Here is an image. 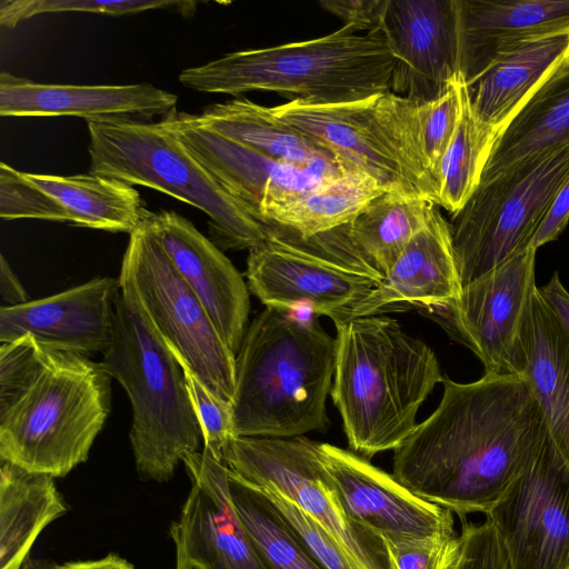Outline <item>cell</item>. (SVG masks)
<instances>
[{"instance_id":"6da1fadb","label":"cell","mask_w":569,"mask_h":569,"mask_svg":"<svg viewBox=\"0 0 569 569\" xmlns=\"http://www.w3.org/2000/svg\"><path fill=\"white\" fill-rule=\"evenodd\" d=\"M436 410L395 450L392 475L416 496L457 513H487L536 459L548 432L528 380L443 377Z\"/></svg>"},{"instance_id":"7a4b0ae2","label":"cell","mask_w":569,"mask_h":569,"mask_svg":"<svg viewBox=\"0 0 569 569\" xmlns=\"http://www.w3.org/2000/svg\"><path fill=\"white\" fill-rule=\"evenodd\" d=\"M102 362L31 336L0 347V459L64 477L88 459L110 412Z\"/></svg>"},{"instance_id":"3957f363","label":"cell","mask_w":569,"mask_h":569,"mask_svg":"<svg viewBox=\"0 0 569 569\" xmlns=\"http://www.w3.org/2000/svg\"><path fill=\"white\" fill-rule=\"evenodd\" d=\"M336 357V338L317 320L266 307L236 355V436L291 438L326 431Z\"/></svg>"},{"instance_id":"277c9868","label":"cell","mask_w":569,"mask_h":569,"mask_svg":"<svg viewBox=\"0 0 569 569\" xmlns=\"http://www.w3.org/2000/svg\"><path fill=\"white\" fill-rule=\"evenodd\" d=\"M335 326L330 396L349 447L365 458L398 449L417 428L420 406L443 380L435 352L386 316Z\"/></svg>"},{"instance_id":"5b68a950","label":"cell","mask_w":569,"mask_h":569,"mask_svg":"<svg viewBox=\"0 0 569 569\" xmlns=\"http://www.w3.org/2000/svg\"><path fill=\"white\" fill-rule=\"evenodd\" d=\"M396 59L381 32L350 26L320 38L227 53L184 69L188 89L239 96L271 91L311 103H340L390 91Z\"/></svg>"},{"instance_id":"8992f818","label":"cell","mask_w":569,"mask_h":569,"mask_svg":"<svg viewBox=\"0 0 569 569\" xmlns=\"http://www.w3.org/2000/svg\"><path fill=\"white\" fill-rule=\"evenodd\" d=\"M101 362L130 400L129 437L138 475L143 480H170L183 458L198 451L202 431L181 365L133 293L121 286L112 338Z\"/></svg>"},{"instance_id":"52a82bcc","label":"cell","mask_w":569,"mask_h":569,"mask_svg":"<svg viewBox=\"0 0 569 569\" xmlns=\"http://www.w3.org/2000/svg\"><path fill=\"white\" fill-rule=\"evenodd\" d=\"M89 172L167 193L209 217L210 240L222 251L251 249L269 226L248 214L210 176L161 119L87 120Z\"/></svg>"},{"instance_id":"ba28073f","label":"cell","mask_w":569,"mask_h":569,"mask_svg":"<svg viewBox=\"0 0 569 569\" xmlns=\"http://www.w3.org/2000/svg\"><path fill=\"white\" fill-rule=\"evenodd\" d=\"M270 110L347 169L367 173L386 191L437 204L438 183L422 148L420 103L385 91L340 103L296 99Z\"/></svg>"},{"instance_id":"9c48e42d","label":"cell","mask_w":569,"mask_h":569,"mask_svg":"<svg viewBox=\"0 0 569 569\" xmlns=\"http://www.w3.org/2000/svg\"><path fill=\"white\" fill-rule=\"evenodd\" d=\"M569 178V143L532 154L479 182L450 229L462 287L531 247Z\"/></svg>"},{"instance_id":"30bf717a","label":"cell","mask_w":569,"mask_h":569,"mask_svg":"<svg viewBox=\"0 0 569 569\" xmlns=\"http://www.w3.org/2000/svg\"><path fill=\"white\" fill-rule=\"evenodd\" d=\"M246 277L266 307L302 306L333 323L346 321L383 280L352 246L346 224L308 238L270 224L267 238L249 249Z\"/></svg>"},{"instance_id":"8fae6325","label":"cell","mask_w":569,"mask_h":569,"mask_svg":"<svg viewBox=\"0 0 569 569\" xmlns=\"http://www.w3.org/2000/svg\"><path fill=\"white\" fill-rule=\"evenodd\" d=\"M129 236L118 278L120 286L133 293L181 367L217 397L232 403L236 355L164 253L151 229L148 210Z\"/></svg>"},{"instance_id":"7c38bea8","label":"cell","mask_w":569,"mask_h":569,"mask_svg":"<svg viewBox=\"0 0 569 569\" xmlns=\"http://www.w3.org/2000/svg\"><path fill=\"white\" fill-rule=\"evenodd\" d=\"M223 462L244 480L288 499L321 525L355 569H389L385 542L345 512L319 459L318 442L303 436L234 437L224 450Z\"/></svg>"},{"instance_id":"4fadbf2b","label":"cell","mask_w":569,"mask_h":569,"mask_svg":"<svg viewBox=\"0 0 569 569\" xmlns=\"http://www.w3.org/2000/svg\"><path fill=\"white\" fill-rule=\"evenodd\" d=\"M486 516L510 569H569V461L548 432L536 459Z\"/></svg>"},{"instance_id":"5bb4252c","label":"cell","mask_w":569,"mask_h":569,"mask_svg":"<svg viewBox=\"0 0 569 569\" xmlns=\"http://www.w3.org/2000/svg\"><path fill=\"white\" fill-rule=\"evenodd\" d=\"M536 251L527 248L462 287L451 303L430 309L477 356L485 373H523L521 331L537 288Z\"/></svg>"},{"instance_id":"9a60e30c","label":"cell","mask_w":569,"mask_h":569,"mask_svg":"<svg viewBox=\"0 0 569 569\" xmlns=\"http://www.w3.org/2000/svg\"><path fill=\"white\" fill-rule=\"evenodd\" d=\"M162 119L214 181L261 223L269 210L349 170L341 164L300 168L278 162L202 127L192 113L176 110Z\"/></svg>"},{"instance_id":"2e32d148","label":"cell","mask_w":569,"mask_h":569,"mask_svg":"<svg viewBox=\"0 0 569 569\" xmlns=\"http://www.w3.org/2000/svg\"><path fill=\"white\" fill-rule=\"evenodd\" d=\"M345 512L383 542H411L456 536L452 512L429 502L353 451L318 443Z\"/></svg>"},{"instance_id":"e0dca14e","label":"cell","mask_w":569,"mask_h":569,"mask_svg":"<svg viewBox=\"0 0 569 569\" xmlns=\"http://www.w3.org/2000/svg\"><path fill=\"white\" fill-rule=\"evenodd\" d=\"M182 463L191 489L170 527L176 569H268L234 508L228 466L204 448Z\"/></svg>"},{"instance_id":"ac0fdd59","label":"cell","mask_w":569,"mask_h":569,"mask_svg":"<svg viewBox=\"0 0 569 569\" xmlns=\"http://www.w3.org/2000/svg\"><path fill=\"white\" fill-rule=\"evenodd\" d=\"M380 31L396 59L393 93L429 102L459 73L456 0H387Z\"/></svg>"},{"instance_id":"d6986e66","label":"cell","mask_w":569,"mask_h":569,"mask_svg":"<svg viewBox=\"0 0 569 569\" xmlns=\"http://www.w3.org/2000/svg\"><path fill=\"white\" fill-rule=\"evenodd\" d=\"M119 279L97 277L53 296L0 307V342L31 336L42 347L82 355L110 345Z\"/></svg>"},{"instance_id":"ffe728a7","label":"cell","mask_w":569,"mask_h":569,"mask_svg":"<svg viewBox=\"0 0 569 569\" xmlns=\"http://www.w3.org/2000/svg\"><path fill=\"white\" fill-rule=\"evenodd\" d=\"M151 229L182 279L201 301L229 349L237 355L247 331L249 288L209 238L188 219L168 210H148Z\"/></svg>"},{"instance_id":"44dd1931","label":"cell","mask_w":569,"mask_h":569,"mask_svg":"<svg viewBox=\"0 0 569 569\" xmlns=\"http://www.w3.org/2000/svg\"><path fill=\"white\" fill-rule=\"evenodd\" d=\"M178 97L150 83L47 84L0 73L1 117H80L87 120L161 119L177 110Z\"/></svg>"},{"instance_id":"7402d4cb","label":"cell","mask_w":569,"mask_h":569,"mask_svg":"<svg viewBox=\"0 0 569 569\" xmlns=\"http://www.w3.org/2000/svg\"><path fill=\"white\" fill-rule=\"evenodd\" d=\"M459 73L467 86L518 44L569 29V0H456Z\"/></svg>"},{"instance_id":"603a6c76","label":"cell","mask_w":569,"mask_h":569,"mask_svg":"<svg viewBox=\"0 0 569 569\" xmlns=\"http://www.w3.org/2000/svg\"><path fill=\"white\" fill-rule=\"evenodd\" d=\"M461 291L450 223L435 204L425 226L380 284L351 310L347 320L376 315L393 303L407 302L428 309L447 306Z\"/></svg>"},{"instance_id":"cb8c5ba5","label":"cell","mask_w":569,"mask_h":569,"mask_svg":"<svg viewBox=\"0 0 569 569\" xmlns=\"http://www.w3.org/2000/svg\"><path fill=\"white\" fill-rule=\"evenodd\" d=\"M569 57V29L527 40L467 86L476 118L499 134Z\"/></svg>"},{"instance_id":"d4e9b609","label":"cell","mask_w":569,"mask_h":569,"mask_svg":"<svg viewBox=\"0 0 569 569\" xmlns=\"http://www.w3.org/2000/svg\"><path fill=\"white\" fill-rule=\"evenodd\" d=\"M523 373L552 441L569 461V332L536 288L521 331Z\"/></svg>"},{"instance_id":"484cf974","label":"cell","mask_w":569,"mask_h":569,"mask_svg":"<svg viewBox=\"0 0 569 569\" xmlns=\"http://www.w3.org/2000/svg\"><path fill=\"white\" fill-rule=\"evenodd\" d=\"M193 118L202 127L281 163L300 168L343 166L317 142L277 118L270 107L247 98L210 104Z\"/></svg>"},{"instance_id":"4316f807","label":"cell","mask_w":569,"mask_h":569,"mask_svg":"<svg viewBox=\"0 0 569 569\" xmlns=\"http://www.w3.org/2000/svg\"><path fill=\"white\" fill-rule=\"evenodd\" d=\"M0 460V569H21L39 533L68 506L53 476Z\"/></svg>"},{"instance_id":"83f0119b","label":"cell","mask_w":569,"mask_h":569,"mask_svg":"<svg viewBox=\"0 0 569 569\" xmlns=\"http://www.w3.org/2000/svg\"><path fill=\"white\" fill-rule=\"evenodd\" d=\"M569 143V61L530 97L499 134L483 169L487 181L532 154Z\"/></svg>"},{"instance_id":"f1b7e54d","label":"cell","mask_w":569,"mask_h":569,"mask_svg":"<svg viewBox=\"0 0 569 569\" xmlns=\"http://www.w3.org/2000/svg\"><path fill=\"white\" fill-rule=\"evenodd\" d=\"M63 211L66 222L131 234L147 209L132 186L99 176H54L24 172Z\"/></svg>"},{"instance_id":"f546056e","label":"cell","mask_w":569,"mask_h":569,"mask_svg":"<svg viewBox=\"0 0 569 569\" xmlns=\"http://www.w3.org/2000/svg\"><path fill=\"white\" fill-rule=\"evenodd\" d=\"M433 206L420 197L385 191L346 224L348 237L365 261L385 278L425 226Z\"/></svg>"},{"instance_id":"4dcf8cb0","label":"cell","mask_w":569,"mask_h":569,"mask_svg":"<svg viewBox=\"0 0 569 569\" xmlns=\"http://www.w3.org/2000/svg\"><path fill=\"white\" fill-rule=\"evenodd\" d=\"M385 191L367 173L347 170L292 201L269 210L263 223L279 226L308 238L349 223Z\"/></svg>"},{"instance_id":"1f68e13d","label":"cell","mask_w":569,"mask_h":569,"mask_svg":"<svg viewBox=\"0 0 569 569\" xmlns=\"http://www.w3.org/2000/svg\"><path fill=\"white\" fill-rule=\"evenodd\" d=\"M237 513L268 569H325L257 486L229 469Z\"/></svg>"},{"instance_id":"d6a6232c","label":"cell","mask_w":569,"mask_h":569,"mask_svg":"<svg viewBox=\"0 0 569 569\" xmlns=\"http://www.w3.org/2000/svg\"><path fill=\"white\" fill-rule=\"evenodd\" d=\"M460 114L455 134L438 170L437 206L451 213L460 210L478 187L499 133L480 122L471 108L460 74Z\"/></svg>"},{"instance_id":"836d02e7","label":"cell","mask_w":569,"mask_h":569,"mask_svg":"<svg viewBox=\"0 0 569 569\" xmlns=\"http://www.w3.org/2000/svg\"><path fill=\"white\" fill-rule=\"evenodd\" d=\"M197 2L159 0H2L0 2V24L14 28L21 21L42 13L87 12L108 16L138 13L147 10H170L184 17L192 16Z\"/></svg>"},{"instance_id":"e575fe53","label":"cell","mask_w":569,"mask_h":569,"mask_svg":"<svg viewBox=\"0 0 569 569\" xmlns=\"http://www.w3.org/2000/svg\"><path fill=\"white\" fill-rule=\"evenodd\" d=\"M0 217L3 220L41 219L66 222L61 208L24 172L0 163Z\"/></svg>"},{"instance_id":"d590c367","label":"cell","mask_w":569,"mask_h":569,"mask_svg":"<svg viewBox=\"0 0 569 569\" xmlns=\"http://www.w3.org/2000/svg\"><path fill=\"white\" fill-rule=\"evenodd\" d=\"M459 78L460 73L448 90L436 100L420 103L422 148L436 180L440 162L451 142L459 120Z\"/></svg>"},{"instance_id":"8d00e7d4","label":"cell","mask_w":569,"mask_h":569,"mask_svg":"<svg viewBox=\"0 0 569 569\" xmlns=\"http://www.w3.org/2000/svg\"><path fill=\"white\" fill-rule=\"evenodd\" d=\"M189 397L198 418L204 449L223 461L230 441L237 437L232 403L212 393L188 368L182 367Z\"/></svg>"},{"instance_id":"74e56055","label":"cell","mask_w":569,"mask_h":569,"mask_svg":"<svg viewBox=\"0 0 569 569\" xmlns=\"http://www.w3.org/2000/svg\"><path fill=\"white\" fill-rule=\"evenodd\" d=\"M262 491L325 569H355L339 543L321 525L280 495L269 490Z\"/></svg>"},{"instance_id":"f35d334b","label":"cell","mask_w":569,"mask_h":569,"mask_svg":"<svg viewBox=\"0 0 569 569\" xmlns=\"http://www.w3.org/2000/svg\"><path fill=\"white\" fill-rule=\"evenodd\" d=\"M461 532L449 569H510L500 538L486 519L468 522L462 518Z\"/></svg>"},{"instance_id":"ab89813d","label":"cell","mask_w":569,"mask_h":569,"mask_svg":"<svg viewBox=\"0 0 569 569\" xmlns=\"http://www.w3.org/2000/svg\"><path fill=\"white\" fill-rule=\"evenodd\" d=\"M458 536L411 542H385L389 569H449Z\"/></svg>"},{"instance_id":"60d3db41","label":"cell","mask_w":569,"mask_h":569,"mask_svg":"<svg viewBox=\"0 0 569 569\" xmlns=\"http://www.w3.org/2000/svg\"><path fill=\"white\" fill-rule=\"evenodd\" d=\"M387 0H322L319 6L358 32H381Z\"/></svg>"},{"instance_id":"b9f144b4","label":"cell","mask_w":569,"mask_h":569,"mask_svg":"<svg viewBox=\"0 0 569 569\" xmlns=\"http://www.w3.org/2000/svg\"><path fill=\"white\" fill-rule=\"evenodd\" d=\"M569 221V178L556 193L551 206L536 233L532 247H539L556 240Z\"/></svg>"},{"instance_id":"7bdbcfd3","label":"cell","mask_w":569,"mask_h":569,"mask_svg":"<svg viewBox=\"0 0 569 569\" xmlns=\"http://www.w3.org/2000/svg\"><path fill=\"white\" fill-rule=\"evenodd\" d=\"M538 290L569 332V292L561 282L558 271L552 273L547 283L538 287Z\"/></svg>"},{"instance_id":"ee69618b","label":"cell","mask_w":569,"mask_h":569,"mask_svg":"<svg viewBox=\"0 0 569 569\" xmlns=\"http://www.w3.org/2000/svg\"><path fill=\"white\" fill-rule=\"evenodd\" d=\"M0 298L1 307H14L30 301L27 291L3 256L0 257Z\"/></svg>"},{"instance_id":"f6af8a7d","label":"cell","mask_w":569,"mask_h":569,"mask_svg":"<svg viewBox=\"0 0 569 569\" xmlns=\"http://www.w3.org/2000/svg\"><path fill=\"white\" fill-rule=\"evenodd\" d=\"M52 569H134V567L118 555L109 553L97 560L70 561L62 565L53 563Z\"/></svg>"},{"instance_id":"bcb514c9","label":"cell","mask_w":569,"mask_h":569,"mask_svg":"<svg viewBox=\"0 0 569 569\" xmlns=\"http://www.w3.org/2000/svg\"><path fill=\"white\" fill-rule=\"evenodd\" d=\"M53 562L44 559L28 558L21 569H52Z\"/></svg>"},{"instance_id":"7dc6e473","label":"cell","mask_w":569,"mask_h":569,"mask_svg":"<svg viewBox=\"0 0 569 569\" xmlns=\"http://www.w3.org/2000/svg\"><path fill=\"white\" fill-rule=\"evenodd\" d=\"M568 61H569V57H568Z\"/></svg>"}]
</instances>
